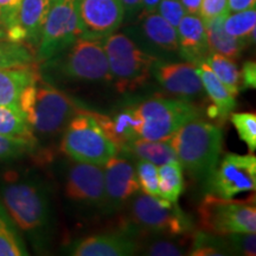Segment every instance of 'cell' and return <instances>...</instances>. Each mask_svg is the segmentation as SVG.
<instances>
[{
	"instance_id": "603a6c76",
	"label": "cell",
	"mask_w": 256,
	"mask_h": 256,
	"mask_svg": "<svg viewBox=\"0 0 256 256\" xmlns=\"http://www.w3.org/2000/svg\"><path fill=\"white\" fill-rule=\"evenodd\" d=\"M120 152L136 156L138 159L147 160L156 166L178 160L170 140H148L138 138L124 146Z\"/></svg>"
},
{
	"instance_id": "7402d4cb",
	"label": "cell",
	"mask_w": 256,
	"mask_h": 256,
	"mask_svg": "<svg viewBox=\"0 0 256 256\" xmlns=\"http://www.w3.org/2000/svg\"><path fill=\"white\" fill-rule=\"evenodd\" d=\"M228 14L218 16L203 23L206 25L210 52H217L232 60H236L241 55L242 50L248 46L249 42L226 34L223 28V22Z\"/></svg>"
},
{
	"instance_id": "60d3db41",
	"label": "cell",
	"mask_w": 256,
	"mask_h": 256,
	"mask_svg": "<svg viewBox=\"0 0 256 256\" xmlns=\"http://www.w3.org/2000/svg\"><path fill=\"white\" fill-rule=\"evenodd\" d=\"M121 2H122L124 14L133 16L139 10H142V0H121Z\"/></svg>"
},
{
	"instance_id": "f546056e",
	"label": "cell",
	"mask_w": 256,
	"mask_h": 256,
	"mask_svg": "<svg viewBox=\"0 0 256 256\" xmlns=\"http://www.w3.org/2000/svg\"><path fill=\"white\" fill-rule=\"evenodd\" d=\"M256 11L255 8L243 10L228 14L223 22V28L230 36L244 40L250 43L255 42Z\"/></svg>"
},
{
	"instance_id": "2e32d148",
	"label": "cell",
	"mask_w": 256,
	"mask_h": 256,
	"mask_svg": "<svg viewBox=\"0 0 256 256\" xmlns=\"http://www.w3.org/2000/svg\"><path fill=\"white\" fill-rule=\"evenodd\" d=\"M178 52L188 63L198 66L210 55L206 25L197 14H185L177 26Z\"/></svg>"
},
{
	"instance_id": "cb8c5ba5",
	"label": "cell",
	"mask_w": 256,
	"mask_h": 256,
	"mask_svg": "<svg viewBox=\"0 0 256 256\" xmlns=\"http://www.w3.org/2000/svg\"><path fill=\"white\" fill-rule=\"evenodd\" d=\"M142 31L147 40L165 51H178L177 28L156 12L142 16Z\"/></svg>"
},
{
	"instance_id": "277c9868",
	"label": "cell",
	"mask_w": 256,
	"mask_h": 256,
	"mask_svg": "<svg viewBox=\"0 0 256 256\" xmlns=\"http://www.w3.org/2000/svg\"><path fill=\"white\" fill-rule=\"evenodd\" d=\"M124 230L134 238L138 235L182 236L194 232V223L177 203L142 194L132 198Z\"/></svg>"
},
{
	"instance_id": "6da1fadb",
	"label": "cell",
	"mask_w": 256,
	"mask_h": 256,
	"mask_svg": "<svg viewBox=\"0 0 256 256\" xmlns=\"http://www.w3.org/2000/svg\"><path fill=\"white\" fill-rule=\"evenodd\" d=\"M170 144L192 178L208 179L218 164L223 132L216 124L194 118L179 128Z\"/></svg>"
},
{
	"instance_id": "f35d334b",
	"label": "cell",
	"mask_w": 256,
	"mask_h": 256,
	"mask_svg": "<svg viewBox=\"0 0 256 256\" xmlns=\"http://www.w3.org/2000/svg\"><path fill=\"white\" fill-rule=\"evenodd\" d=\"M241 82L244 88H256V64L255 62H246L242 68Z\"/></svg>"
},
{
	"instance_id": "1f68e13d",
	"label": "cell",
	"mask_w": 256,
	"mask_h": 256,
	"mask_svg": "<svg viewBox=\"0 0 256 256\" xmlns=\"http://www.w3.org/2000/svg\"><path fill=\"white\" fill-rule=\"evenodd\" d=\"M37 140L0 134V162H11L28 154L36 147Z\"/></svg>"
},
{
	"instance_id": "9c48e42d",
	"label": "cell",
	"mask_w": 256,
	"mask_h": 256,
	"mask_svg": "<svg viewBox=\"0 0 256 256\" xmlns=\"http://www.w3.org/2000/svg\"><path fill=\"white\" fill-rule=\"evenodd\" d=\"M80 0H52L36 49L37 62H48L82 36Z\"/></svg>"
},
{
	"instance_id": "8992f818",
	"label": "cell",
	"mask_w": 256,
	"mask_h": 256,
	"mask_svg": "<svg viewBox=\"0 0 256 256\" xmlns=\"http://www.w3.org/2000/svg\"><path fill=\"white\" fill-rule=\"evenodd\" d=\"M64 128L60 148L76 162L104 166L112 156L119 153L92 112L78 110Z\"/></svg>"
},
{
	"instance_id": "e0dca14e",
	"label": "cell",
	"mask_w": 256,
	"mask_h": 256,
	"mask_svg": "<svg viewBox=\"0 0 256 256\" xmlns=\"http://www.w3.org/2000/svg\"><path fill=\"white\" fill-rule=\"evenodd\" d=\"M139 250V242L126 232L104 234L80 240L72 246L74 256H127Z\"/></svg>"
},
{
	"instance_id": "44dd1931",
	"label": "cell",
	"mask_w": 256,
	"mask_h": 256,
	"mask_svg": "<svg viewBox=\"0 0 256 256\" xmlns=\"http://www.w3.org/2000/svg\"><path fill=\"white\" fill-rule=\"evenodd\" d=\"M52 0H22L18 11V23L26 34V44L34 49L38 46L40 32Z\"/></svg>"
},
{
	"instance_id": "b9f144b4",
	"label": "cell",
	"mask_w": 256,
	"mask_h": 256,
	"mask_svg": "<svg viewBox=\"0 0 256 256\" xmlns=\"http://www.w3.org/2000/svg\"><path fill=\"white\" fill-rule=\"evenodd\" d=\"M180 4L183 5L188 14H200V8L202 0H182Z\"/></svg>"
},
{
	"instance_id": "ee69618b",
	"label": "cell",
	"mask_w": 256,
	"mask_h": 256,
	"mask_svg": "<svg viewBox=\"0 0 256 256\" xmlns=\"http://www.w3.org/2000/svg\"><path fill=\"white\" fill-rule=\"evenodd\" d=\"M8 40V34H6V25L2 20V17H0V40Z\"/></svg>"
},
{
	"instance_id": "ffe728a7",
	"label": "cell",
	"mask_w": 256,
	"mask_h": 256,
	"mask_svg": "<svg viewBox=\"0 0 256 256\" xmlns=\"http://www.w3.org/2000/svg\"><path fill=\"white\" fill-rule=\"evenodd\" d=\"M40 75L36 66L0 69V104L19 108V98L26 86Z\"/></svg>"
},
{
	"instance_id": "5bb4252c",
	"label": "cell",
	"mask_w": 256,
	"mask_h": 256,
	"mask_svg": "<svg viewBox=\"0 0 256 256\" xmlns=\"http://www.w3.org/2000/svg\"><path fill=\"white\" fill-rule=\"evenodd\" d=\"M104 210H118L140 191L136 166L126 158L114 156L104 165Z\"/></svg>"
},
{
	"instance_id": "83f0119b",
	"label": "cell",
	"mask_w": 256,
	"mask_h": 256,
	"mask_svg": "<svg viewBox=\"0 0 256 256\" xmlns=\"http://www.w3.org/2000/svg\"><path fill=\"white\" fill-rule=\"evenodd\" d=\"M192 234L182 235L180 238L178 236H162L164 238L153 240L150 243L139 244V250H142L144 254L152 256H180L186 254V246L192 247Z\"/></svg>"
},
{
	"instance_id": "ab89813d",
	"label": "cell",
	"mask_w": 256,
	"mask_h": 256,
	"mask_svg": "<svg viewBox=\"0 0 256 256\" xmlns=\"http://www.w3.org/2000/svg\"><path fill=\"white\" fill-rule=\"evenodd\" d=\"M256 0H228L229 11L238 12L255 8Z\"/></svg>"
},
{
	"instance_id": "8d00e7d4",
	"label": "cell",
	"mask_w": 256,
	"mask_h": 256,
	"mask_svg": "<svg viewBox=\"0 0 256 256\" xmlns=\"http://www.w3.org/2000/svg\"><path fill=\"white\" fill-rule=\"evenodd\" d=\"M228 0H202L200 17L203 22L229 14Z\"/></svg>"
},
{
	"instance_id": "4dcf8cb0",
	"label": "cell",
	"mask_w": 256,
	"mask_h": 256,
	"mask_svg": "<svg viewBox=\"0 0 256 256\" xmlns=\"http://www.w3.org/2000/svg\"><path fill=\"white\" fill-rule=\"evenodd\" d=\"M28 255L11 217L0 204V256Z\"/></svg>"
},
{
	"instance_id": "d6986e66",
	"label": "cell",
	"mask_w": 256,
	"mask_h": 256,
	"mask_svg": "<svg viewBox=\"0 0 256 256\" xmlns=\"http://www.w3.org/2000/svg\"><path fill=\"white\" fill-rule=\"evenodd\" d=\"M197 72L200 75L202 86L212 102V106L208 110V115L211 119L226 120L236 106L235 96L230 94L226 86L217 78L206 60L198 64Z\"/></svg>"
},
{
	"instance_id": "ba28073f",
	"label": "cell",
	"mask_w": 256,
	"mask_h": 256,
	"mask_svg": "<svg viewBox=\"0 0 256 256\" xmlns=\"http://www.w3.org/2000/svg\"><path fill=\"white\" fill-rule=\"evenodd\" d=\"M54 57L57 72L64 78L78 82H112L104 40L80 37Z\"/></svg>"
},
{
	"instance_id": "30bf717a",
	"label": "cell",
	"mask_w": 256,
	"mask_h": 256,
	"mask_svg": "<svg viewBox=\"0 0 256 256\" xmlns=\"http://www.w3.org/2000/svg\"><path fill=\"white\" fill-rule=\"evenodd\" d=\"M136 107L142 118L139 138L148 140H170L184 124L200 114L191 102L164 98H150Z\"/></svg>"
},
{
	"instance_id": "484cf974",
	"label": "cell",
	"mask_w": 256,
	"mask_h": 256,
	"mask_svg": "<svg viewBox=\"0 0 256 256\" xmlns=\"http://www.w3.org/2000/svg\"><path fill=\"white\" fill-rule=\"evenodd\" d=\"M206 62L212 70L217 78L226 86L230 94L236 98L241 89V72L236 66L234 60L229 57L212 52L208 56Z\"/></svg>"
},
{
	"instance_id": "f1b7e54d",
	"label": "cell",
	"mask_w": 256,
	"mask_h": 256,
	"mask_svg": "<svg viewBox=\"0 0 256 256\" xmlns=\"http://www.w3.org/2000/svg\"><path fill=\"white\" fill-rule=\"evenodd\" d=\"M0 134L36 140L24 114L17 107L0 104Z\"/></svg>"
},
{
	"instance_id": "4316f807",
	"label": "cell",
	"mask_w": 256,
	"mask_h": 256,
	"mask_svg": "<svg viewBox=\"0 0 256 256\" xmlns=\"http://www.w3.org/2000/svg\"><path fill=\"white\" fill-rule=\"evenodd\" d=\"M36 62V51L28 44L0 40V69L28 66Z\"/></svg>"
},
{
	"instance_id": "7bdbcfd3",
	"label": "cell",
	"mask_w": 256,
	"mask_h": 256,
	"mask_svg": "<svg viewBox=\"0 0 256 256\" xmlns=\"http://www.w3.org/2000/svg\"><path fill=\"white\" fill-rule=\"evenodd\" d=\"M160 0H142V16L153 14L156 12Z\"/></svg>"
},
{
	"instance_id": "d590c367",
	"label": "cell",
	"mask_w": 256,
	"mask_h": 256,
	"mask_svg": "<svg viewBox=\"0 0 256 256\" xmlns=\"http://www.w3.org/2000/svg\"><path fill=\"white\" fill-rule=\"evenodd\" d=\"M156 10L159 11V14L176 28H177L182 18L186 14L183 5L178 0H160Z\"/></svg>"
},
{
	"instance_id": "d4e9b609",
	"label": "cell",
	"mask_w": 256,
	"mask_h": 256,
	"mask_svg": "<svg viewBox=\"0 0 256 256\" xmlns=\"http://www.w3.org/2000/svg\"><path fill=\"white\" fill-rule=\"evenodd\" d=\"M159 194L170 202L177 203L184 191L183 166L178 160L158 166Z\"/></svg>"
},
{
	"instance_id": "ac0fdd59",
	"label": "cell",
	"mask_w": 256,
	"mask_h": 256,
	"mask_svg": "<svg viewBox=\"0 0 256 256\" xmlns=\"http://www.w3.org/2000/svg\"><path fill=\"white\" fill-rule=\"evenodd\" d=\"M106 136L118 147L119 152L130 142L139 138L142 118L136 107H127L113 115H104L92 112Z\"/></svg>"
},
{
	"instance_id": "74e56055",
	"label": "cell",
	"mask_w": 256,
	"mask_h": 256,
	"mask_svg": "<svg viewBox=\"0 0 256 256\" xmlns=\"http://www.w3.org/2000/svg\"><path fill=\"white\" fill-rule=\"evenodd\" d=\"M22 0H0V17L6 25V30L11 25L18 23V11Z\"/></svg>"
},
{
	"instance_id": "7c38bea8",
	"label": "cell",
	"mask_w": 256,
	"mask_h": 256,
	"mask_svg": "<svg viewBox=\"0 0 256 256\" xmlns=\"http://www.w3.org/2000/svg\"><path fill=\"white\" fill-rule=\"evenodd\" d=\"M66 194L74 203L104 209V166L87 162H76L72 165L66 174Z\"/></svg>"
},
{
	"instance_id": "52a82bcc",
	"label": "cell",
	"mask_w": 256,
	"mask_h": 256,
	"mask_svg": "<svg viewBox=\"0 0 256 256\" xmlns=\"http://www.w3.org/2000/svg\"><path fill=\"white\" fill-rule=\"evenodd\" d=\"M198 223L202 230L212 235L256 232L254 200H232L209 194L198 206Z\"/></svg>"
},
{
	"instance_id": "5b68a950",
	"label": "cell",
	"mask_w": 256,
	"mask_h": 256,
	"mask_svg": "<svg viewBox=\"0 0 256 256\" xmlns=\"http://www.w3.org/2000/svg\"><path fill=\"white\" fill-rule=\"evenodd\" d=\"M104 48L118 92H134L146 84L158 60L156 56L140 49L126 34L115 32L104 38Z\"/></svg>"
},
{
	"instance_id": "8fae6325",
	"label": "cell",
	"mask_w": 256,
	"mask_h": 256,
	"mask_svg": "<svg viewBox=\"0 0 256 256\" xmlns=\"http://www.w3.org/2000/svg\"><path fill=\"white\" fill-rule=\"evenodd\" d=\"M211 194L222 198H232L242 192L256 188V158L229 153L217 164L208 177Z\"/></svg>"
},
{
	"instance_id": "3957f363",
	"label": "cell",
	"mask_w": 256,
	"mask_h": 256,
	"mask_svg": "<svg viewBox=\"0 0 256 256\" xmlns=\"http://www.w3.org/2000/svg\"><path fill=\"white\" fill-rule=\"evenodd\" d=\"M2 197L6 212L24 232L40 235L49 226L51 206L43 185L14 172L4 174Z\"/></svg>"
},
{
	"instance_id": "d6a6232c",
	"label": "cell",
	"mask_w": 256,
	"mask_h": 256,
	"mask_svg": "<svg viewBox=\"0 0 256 256\" xmlns=\"http://www.w3.org/2000/svg\"><path fill=\"white\" fill-rule=\"evenodd\" d=\"M230 120L240 139L246 142L249 151L256 150V115L254 113H230Z\"/></svg>"
},
{
	"instance_id": "7a4b0ae2",
	"label": "cell",
	"mask_w": 256,
	"mask_h": 256,
	"mask_svg": "<svg viewBox=\"0 0 256 256\" xmlns=\"http://www.w3.org/2000/svg\"><path fill=\"white\" fill-rule=\"evenodd\" d=\"M19 110L34 133L52 136L66 126L80 108L68 95L42 78L40 74L22 92Z\"/></svg>"
},
{
	"instance_id": "e575fe53",
	"label": "cell",
	"mask_w": 256,
	"mask_h": 256,
	"mask_svg": "<svg viewBox=\"0 0 256 256\" xmlns=\"http://www.w3.org/2000/svg\"><path fill=\"white\" fill-rule=\"evenodd\" d=\"M230 252L254 256L256 254L255 232H236L224 235Z\"/></svg>"
},
{
	"instance_id": "9a60e30c",
	"label": "cell",
	"mask_w": 256,
	"mask_h": 256,
	"mask_svg": "<svg viewBox=\"0 0 256 256\" xmlns=\"http://www.w3.org/2000/svg\"><path fill=\"white\" fill-rule=\"evenodd\" d=\"M152 74L166 92L191 102L203 94V86L197 72V66L188 62L165 63L156 60Z\"/></svg>"
},
{
	"instance_id": "836d02e7",
	"label": "cell",
	"mask_w": 256,
	"mask_h": 256,
	"mask_svg": "<svg viewBox=\"0 0 256 256\" xmlns=\"http://www.w3.org/2000/svg\"><path fill=\"white\" fill-rule=\"evenodd\" d=\"M136 171L139 186L144 194L151 196H160L159 194V180H158V166L139 159L136 164Z\"/></svg>"
},
{
	"instance_id": "4fadbf2b",
	"label": "cell",
	"mask_w": 256,
	"mask_h": 256,
	"mask_svg": "<svg viewBox=\"0 0 256 256\" xmlns=\"http://www.w3.org/2000/svg\"><path fill=\"white\" fill-rule=\"evenodd\" d=\"M80 22L82 36L104 40L114 34L124 18L121 0H80Z\"/></svg>"
}]
</instances>
